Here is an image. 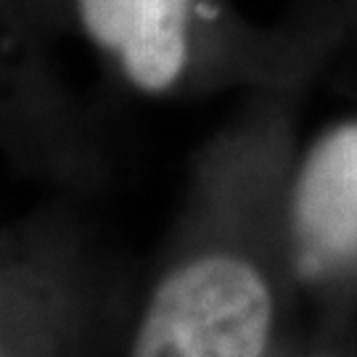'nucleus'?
Wrapping results in <instances>:
<instances>
[{
  "instance_id": "1",
  "label": "nucleus",
  "mask_w": 357,
  "mask_h": 357,
  "mask_svg": "<svg viewBox=\"0 0 357 357\" xmlns=\"http://www.w3.org/2000/svg\"><path fill=\"white\" fill-rule=\"evenodd\" d=\"M270 294L249 265L206 257L169 275L153 296L132 357H259Z\"/></svg>"
},
{
  "instance_id": "2",
  "label": "nucleus",
  "mask_w": 357,
  "mask_h": 357,
  "mask_svg": "<svg viewBox=\"0 0 357 357\" xmlns=\"http://www.w3.org/2000/svg\"><path fill=\"white\" fill-rule=\"evenodd\" d=\"M77 24L135 90L178 88L193 64L199 0H75Z\"/></svg>"
},
{
  "instance_id": "3",
  "label": "nucleus",
  "mask_w": 357,
  "mask_h": 357,
  "mask_svg": "<svg viewBox=\"0 0 357 357\" xmlns=\"http://www.w3.org/2000/svg\"><path fill=\"white\" fill-rule=\"evenodd\" d=\"M291 228L299 268L310 275L357 262V119L323 132L305 156Z\"/></svg>"
}]
</instances>
